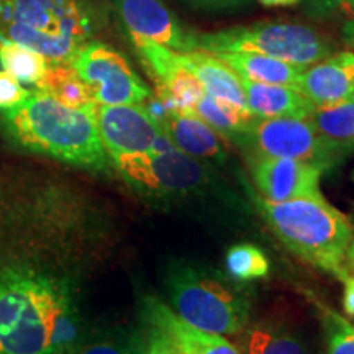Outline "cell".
Listing matches in <instances>:
<instances>
[{
  "mask_svg": "<svg viewBox=\"0 0 354 354\" xmlns=\"http://www.w3.org/2000/svg\"><path fill=\"white\" fill-rule=\"evenodd\" d=\"M46 240L0 225V354H66L87 336L73 284L44 253Z\"/></svg>",
  "mask_w": 354,
  "mask_h": 354,
  "instance_id": "6da1fadb",
  "label": "cell"
},
{
  "mask_svg": "<svg viewBox=\"0 0 354 354\" xmlns=\"http://www.w3.org/2000/svg\"><path fill=\"white\" fill-rule=\"evenodd\" d=\"M95 107L74 109L35 88L20 105L0 112V130L15 146L88 169H109Z\"/></svg>",
  "mask_w": 354,
  "mask_h": 354,
  "instance_id": "7a4b0ae2",
  "label": "cell"
},
{
  "mask_svg": "<svg viewBox=\"0 0 354 354\" xmlns=\"http://www.w3.org/2000/svg\"><path fill=\"white\" fill-rule=\"evenodd\" d=\"M259 214L287 250L323 271L342 277L353 243V227L322 194L271 202L253 196Z\"/></svg>",
  "mask_w": 354,
  "mask_h": 354,
  "instance_id": "3957f363",
  "label": "cell"
},
{
  "mask_svg": "<svg viewBox=\"0 0 354 354\" xmlns=\"http://www.w3.org/2000/svg\"><path fill=\"white\" fill-rule=\"evenodd\" d=\"M99 30L86 0H0V39L32 48L50 63H69Z\"/></svg>",
  "mask_w": 354,
  "mask_h": 354,
  "instance_id": "277c9868",
  "label": "cell"
},
{
  "mask_svg": "<svg viewBox=\"0 0 354 354\" xmlns=\"http://www.w3.org/2000/svg\"><path fill=\"white\" fill-rule=\"evenodd\" d=\"M166 289L172 312L198 330L236 335L248 328V295L216 271L190 263H174L167 272Z\"/></svg>",
  "mask_w": 354,
  "mask_h": 354,
  "instance_id": "5b68a950",
  "label": "cell"
},
{
  "mask_svg": "<svg viewBox=\"0 0 354 354\" xmlns=\"http://www.w3.org/2000/svg\"><path fill=\"white\" fill-rule=\"evenodd\" d=\"M197 50L209 53L251 51L307 69L333 51L328 37L295 21H264L216 33L196 35Z\"/></svg>",
  "mask_w": 354,
  "mask_h": 354,
  "instance_id": "8992f818",
  "label": "cell"
},
{
  "mask_svg": "<svg viewBox=\"0 0 354 354\" xmlns=\"http://www.w3.org/2000/svg\"><path fill=\"white\" fill-rule=\"evenodd\" d=\"M112 165L128 184L153 197L201 196L214 187L215 180L214 167L209 162L177 148L115 158Z\"/></svg>",
  "mask_w": 354,
  "mask_h": 354,
  "instance_id": "52a82bcc",
  "label": "cell"
},
{
  "mask_svg": "<svg viewBox=\"0 0 354 354\" xmlns=\"http://www.w3.org/2000/svg\"><path fill=\"white\" fill-rule=\"evenodd\" d=\"M238 145L251 149L253 158H287L330 171L348 151L326 141L307 117L254 118Z\"/></svg>",
  "mask_w": 354,
  "mask_h": 354,
  "instance_id": "ba28073f",
  "label": "cell"
},
{
  "mask_svg": "<svg viewBox=\"0 0 354 354\" xmlns=\"http://www.w3.org/2000/svg\"><path fill=\"white\" fill-rule=\"evenodd\" d=\"M69 64L86 82L97 105L143 104L153 94L125 56L105 43H84Z\"/></svg>",
  "mask_w": 354,
  "mask_h": 354,
  "instance_id": "9c48e42d",
  "label": "cell"
},
{
  "mask_svg": "<svg viewBox=\"0 0 354 354\" xmlns=\"http://www.w3.org/2000/svg\"><path fill=\"white\" fill-rule=\"evenodd\" d=\"M97 128L110 161L122 156L153 153L162 128L141 104L97 105Z\"/></svg>",
  "mask_w": 354,
  "mask_h": 354,
  "instance_id": "30bf717a",
  "label": "cell"
},
{
  "mask_svg": "<svg viewBox=\"0 0 354 354\" xmlns=\"http://www.w3.org/2000/svg\"><path fill=\"white\" fill-rule=\"evenodd\" d=\"M118 15L133 41H154L179 53L197 50L196 33L180 25L162 0H115Z\"/></svg>",
  "mask_w": 354,
  "mask_h": 354,
  "instance_id": "8fae6325",
  "label": "cell"
},
{
  "mask_svg": "<svg viewBox=\"0 0 354 354\" xmlns=\"http://www.w3.org/2000/svg\"><path fill=\"white\" fill-rule=\"evenodd\" d=\"M251 161L256 189L266 201L287 202L320 194L323 172L310 162L287 158H251Z\"/></svg>",
  "mask_w": 354,
  "mask_h": 354,
  "instance_id": "7c38bea8",
  "label": "cell"
},
{
  "mask_svg": "<svg viewBox=\"0 0 354 354\" xmlns=\"http://www.w3.org/2000/svg\"><path fill=\"white\" fill-rule=\"evenodd\" d=\"M297 88L313 107L354 102V55H330L300 74Z\"/></svg>",
  "mask_w": 354,
  "mask_h": 354,
  "instance_id": "4fadbf2b",
  "label": "cell"
},
{
  "mask_svg": "<svg viewBox=\"0 0 354 354\" xmlns=\"http://www.w3.org/2000/svg\"><path fill=\"white\" fill-rule=\"evenodd\" d=\"M143 318L146 325L165 331L187 354H241L240 349L221 335L207 333L189 325L159 300H145Z\"/></svg>",
  "mask_w": 354,
  "mask_h": 354,
  "instance_id": "5bb4252c",
  "label": "cell"
},
{
  "mask_svg": "<svg viewBox=\"0 0 354 354\" xmlns=\"http://www.w3.org/2000/svg\"><path fill=\"white\" fill-rule=\"evenodd\" d=\"M162 131L179 151L212 165L227 159L220 135L194 113L174 112L161 123Z\"/></svg>",
  "mask_w": 354,
  "mask_h": 354,
  "instance_id": "9a60e30c",
  "label": "cell"
},
{
  "mask_svg": "<svg viewBox=\"0 0 354 354\" xmlns=\"http://www.w3.org/2000/svg\"><path fill=\"white\" fill-rule=\"evenodd\" d=\"M183 63L198 79L205 94L240 110H248L241 77L218 56L194 50L183 53Z\"/></svg>",
  "mask_w": 354,
  "mask_h": 354,
  "instance_id": "2e32d148",
  "label": "cell"
},
{
  "mask_svg": "<svg viewBox=\"0 0 354 354\" xmlns=\"http://www.w3.org/2000/svg\"><path fill=\"white\" fill-rule=\"evenodd\" d=\"M246 107L258 118L308 117L313 105L299 88L277 84H261L241 79Z\"/></svg>",
  "mask_w": 354,
  "mask_h": 354,
  "instance_id": "e0dca14e",
  "label": "cell"
},
{
  "mask_svg": "<svg viewBox=\"0 0 354 354\" xmlns=\"http://www.w3.org/2000/svg\"><path fill=\"white\" fill-rule=\"evenodd\" d=\"M215 56L227 63L241 79L251 82L277 84L297 88L300 74L304 71L276 57L251 51H221L215 53Z\"/></svg>",
  "mask_w": 354,
  "mask_h": 354,
  "instance_id": "ac0fdd59",
  "label": "cell"
},
{
  "mask_svg": "<svg viewBox=\"0 0 354 354\" xmlns=\"http://www.w3.org/2000/svg\"><path fill=\"white\" fill-rule=\"evenodd\" d=\"M246 354H310L297 333L282 323L263 322L245 330Z\"/></svg>",
  "mask_w": 354,
  "mask_h": 354,
  "instance_id": "d6986e66",
  "label": "cell"
},
{
  "mask_svg": "<svg viewBox=\"0 0 354 354\" xmlns=\"http://www.w3.org/2000/svg\"><path fill=\"white\" fill-rule=\"evenodd\" d=\"M192 113L214 128L220 136L232 140L234 143H240L256 118L248 110L233 107V105L214 99L209 94L202 97Z\"/></svg>",
  "mask_w": 354,
  "mask_h": 354,
  "instance_id": "ffe728a7",
  "label": "cell"
},
{
  "mask_svg": "<svg viewBox=\"0 0 354 354\" xmlns=\"http://www.w3.org/2000/svg\"><path fill=\"white\" fill-rule=\"evenodd\" d=\"M37 88L55 97L68 107L92 109L97 105L86 82L79 77L69 63H50Z\"/></svg>",
  "mask_w": 354,
  "mask_h": 354,
  "instance_id": "44dd1931",
  "label": "cell"
},
{
  "mask_svg": "<svg viewBox=\"0 0 354 354\" xmlns=\"http://www.w3.org/2000/svg\"><path fill=\"white\" fill-rule=\"evenodd\" d=\"M50 61L24 44L0 39V68L21 86L38 87L46 74Z\"/></svg>",
  "mask_w": 354,
  "mask_h": 354,
  "instance_id": "7402d4cb",
  "label": "cell"
},
{
  "mask_svg": "<svg viewBox=\"0 0 354 354\" xmlns=\"http://www.w3.org/2000/svg\"><path fill=\"white\" fill-rule=\"evenodd\" d=\"M307 118L320 136L351 153L354 148V102L330 107H313Z\"/></svg>",
  "mask_w": 354,
  "mask_h": 354,
  "instance_id": "603a6c76",
  "label": "cell"
},
{
  "mask_svg": "<svg viewBox=\"0 0 354 354\" xmlns=\"http://www.w3.org/2000/svg\"><path fill=\"white\" fill-rule=\"evenodd\" d=\"M158 91L169 97L176 112L192 113L196 105L205 95L202 84L183 63V53L179 55V63L172 68L167 76L158 82Z\"/></svg>",
  "mask_w": 354,
  "mask_h": 354,
  "instance_id": "cb8c5ba5",
  "label": "cell"
},
{
  "mask_svg": "<svg viewBox=\"0 0 354 354\" xmlns=\"http://www.w3.org/2000/svg\"><path fill=\"white\" fill-rule=\"evenodd\" d=\"M227 274L236 282H250L264 279L269 274V259L261 248L250 243H240L227 251L225 256Z\"/></svg>",
  "mask_w": 354,
  "mask_h": 354,
  "instance_id": "d4e9b609",
  "label": "cell"
},
{
  "mask_svg": "<svg viewBox=\"0 0 354 354\" xmlns=\"http://www.w3.org/2000/svg\"><path fill=\"white\" fill-rule=\"evenodd\" d=\"M138 333L127 335L123 331L87 335L77 346L66 354H131Z\"/></svg>",
  "mask_w": 354,
  "mask_h": 354,
  "instance_id": "484cf974",
  "label": "cell"
},
{
  "mask_svg": "<svg viewBox=\"0 0 354 354\" xmlns=\"http://www.w3.org/2000/svg\"><path fill=\"white\" fill-rule=\"evenodd\" d=\"M328 354H354V330L342 318H330Z\"/></svg>",
  "mask_w": 354,
  "mask_h": 354,
  "instance_id": "4316f807",
  "label": "cell"
},
{
  "mask_svg": "<svg viewBox=\"0 0 354 354\" xmlns=\"http://www.w3.org/2000/svg\"><path fill=\"white\" fill-rule=\"evenodd\" d=\"M28 88L15 81L6 71H0V112L10 110L30 97Z\"/></svg>",
  "mask_w": 354,
  "mask_h": 354,
  "instance_id": "83f0119b",
  "label": "cell"
},
{
  "mask_svg": "<svg viewBox=\"0 0 354 354\" xmlns=\"http://www.w3.org/2000/svg\"><path fill=\"white\" fill-rule=\"evenodd\" d=\"M145 349L146 354H177V346L169 336L151 325H146Z\"/></svg>",
  "mask_w": 354,
  "mask_h": 354,
  "instance_id": "f1b7e54d",
  "label": "cell"
},
{
  "mask_svg": "<svg viewBox=\"0 0 354 354\" xmlns=\"http://www.w3.org/2000/svg\"><path fill=\"white\" fill-rule=\"evenodd\" d=\"M344 284V295H343V307L348 317H354V276L346 272L339 277Z\"/></svg>",
  "mask_w": 354,
  "mask_h": 354,
  "instance_id": "f546056e",
  "label": "cell"
},
{
  "mask_svg": "<svg viewBox=\"0 0 354 354\" xmlns=\"http://www.w3.org/2000/svg\"><path fill=\"white\" fill-rule=\"evenodd\" d=\"M318 8H323V10H333V8L343 6L344 0H313Z\"/></svg>",
  "mask_w": 354,
  "mask_h": 354,
  "instance_id": "4dcf8cb0",
  "label": "cell"
},
{
  "mask_svg": "<svg viewBox=\"0 0 354 354\" xmlns=\"http://www.w3.org/2000/svg\"><path fill=\"white\" fill-rule=\"evenodd\" d=\"M266 7H290L299 3L300 0H259Z\"/></svg>",
  "mask_w": 354,
  "mask_h": 354,
  "instance_id": "1f68e13d",
  "label": "cell"
},
{
  "mask_svg": "<svg viewBox=\"0 0 354 354\" xmlns=\"http://www.w3.org/2000/svg\"><path fill=\"white\" fill-rule=\"evenodd\" d=\"M346 271L354 276V240L351 243V246H349V251H348V258H346Z\"/></svg>",
  "mask_w": 354,
  "mask_h": 354,
  "instance_id": "d6a6232c",
  "label": "cell"
},
{
  "mask_svg": "<svg viewBox=\"0 0 354 354\" xmlns=\"http://www.w3.org/2000/svg\"><path fill=\"white\" fill-rule=\"evenodd\" d=\"M131 354H146V349H145V336L138 335V338H136L135 348H133Z\"/></svg>",
  "mask_w": 354,
  "mask_h": 354,
  "instance_id": "836d02e7",
  "label": "cell"
},
{
  "mask_svg": "<svg viewBox=\"0 0 354 354\" xmlns=\"http://www.w3.org/2000/svg\"><path fill=\"white\" fill-rule=\"evenodd\" d=\"M343 6H346V8L351 13H354V0H344Z\"/></svg>",
  "mask_w": 354,
  "mask_h": 354,
  "instance_id": "e575fe53",
  "label": "cell"
},
{
  "mask_svg": "<svg viewBox=\"0 0 354 354\" xmlns=\"http://www.w3.org/2000/svg\"><path fill=\"white\" fill-rule=\"evenodd\" d=\"M348 33H349V38L354 39V24L348 26Z\"/></svg>",
  "mask_w": 354,
  "mask_h": 354,
  "instance_id": "d590c367",
  "label": "cell"
},
{
  "mask_svg": "<svg viewBox=\"0 0 354 354\" xmlns=\"http://www.w3.org/2000/svg\"><path fill=\"white\" fill-rule=\"evenodd\" d=\"M207 2H227V0H207Z\"/></svg>",
  "mask_w": 354,
  "mask_h": 354,
  "instance_id": "8d00e7d4",
  "label": "cell"
},
{
  "mask_svg": "<svg viewBox=\"0 0 354 354\" xmlns=\"http://www.w3.org/2000/svg\"><path fill=\"white\" fill-rule=\"evenodd\" d=\"M353 330H354V328H353Z\"/></svg>",
  "mask_w": 354,
  "mask_h": 354,
  "instance_id": "74e56055",
  "label": "cell"
}]
</instances>
